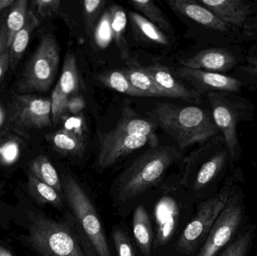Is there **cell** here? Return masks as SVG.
Masks as SVG:
<instances>
[{
  "mask_svg": "<svg viewBox=\"0 0 257 256\" xmlns=\"http://www.w3.org/2000/svg\"><path fill=\"white\" fill-rule=\"evenodd\" d=\"M99 147L96 158V167L99 171H104L115 165L119 159L134 152L138 149L150 144L156 147L153 140L146 136L113 134L111 132L99 135Z\"/></svg>",
  "mask_w": 257,
  "mask_h": 256,
  "instance_id": "12",
  "label": "cell"
},
{
  "mask_svg": "<svg viewBox=\"0 0 257 256\" xmlns=\"http://www.w3.org/2000/svg\"><path fill=\"white\" fill-rule=\"evenodd\" d=\"M254 6H255V14H257V0L254 1Z\"/></svg>",
  "mask_w": 257,
  "mask_h": 256,
  "instance_id": "44",
  "label": "cell"
},
{
  "mask_svg": "<svg viewBox=\"0 0 257 256\" xmlns=\"http://www.w3.org/2000/svg\"><path fill=\"white\" fill-rule=\"evenodd\" d=\"M111 17V32L113 41L120 54L122 60H130V48L126 38V29L127 25V15L124 9L119 5H113L108 8Z\"/></svg>",
  "mask_w": 257,
  "mask_h": 256,
  "instance_id": "22",
  "label": "cell"
},
{
  "mask_svg": "<svg viewBox=\"0 0 257 256\" xmlns=\"http://www.w3.org/2000/svg\"><path fill=\"white\" fill-rule=\"evenodd\" d=\"M85 101L81 95H74L68 101L67 113L72 115H78L85 108Z\"/></svg>",
  "mask_w": 257,
  "mask_h": 256,
  "instance_id": "40",
  "label": "cell"
},
{
  "mask_svg": "<svg viewBox=\"0 0 257 256\" xmlns=\"http://www.w3.org/2000/svg\"><path fill=\"white\" fill-rule=\"evenodd\" d=\"M60 63V49L54 36L41 39L18 83V91L27 93L46 92L54 82Z\"/></svg>",
  "mask_w": 257,
  "mask_h": 256,
  "instance_id": "9",
  "label": "cell"
},
{
  "mask_svg": "<svg viewBox=\"0 0 257 256\" xmlns=\"http://www.w3.org/2000/svg\"><path fill=\"white\" fill-rule=\"evenodd\" d=\"M154 215L157 232L154 246L157 248L166 244L175 234L179 219L178 204L172 197H163L156 204Z\"/></svg>",
  "mask_w": 257,
  "mask_h": 256,
  "instance_id": "17",
  "label": "cell"
},
{
  "mask_svg": "<svg viewBox=\"0 0 257 256\" xmlns=\"http://www.w3.org/2000/svg\"><path fill=\"white\" fill-rule=\"evenodd\" d=\"M130 4L148 21L158 27L162 31H171L172 27L163 11L151 0H130Z\"/></svg>",
  "mask_w": 257,
  "mask_h": 256,
  "instance_id": "31",
  "label": "cell"
},
{
  "mask_svg": "<svg viewBox=\"0 0 257 256\" xmlns=\"http://www.w3.org/2000/svg\"><path fill=\"white\" fill-rule=\"evenodd\" d=\"M104 0H84L83 2V17L84 29L88 37L93 36L95 27L100 18L101 12L105 8Z\"/></svg>",
  "mask_w": 257,
  "mask_h": 256,
  "instance_id": "34",
  "label": "cell"
},
{
  "mask_svg": "<svg viewBox=\"0 0 257 256\" xmlns=\"http://www.w3.org/2000/svg\"><path fill=\"white\" fill-rule=\"evenodd\" d=\"M14 108L15 122L21 127L41 129L52 125L51 99L29 95L16 96Z\"/></svg>",
  "mask_w": 257,
  "mask_h": 256,
  "instance_id": "14",
  "label": "cell"
},
{
  "mask_svg": "<svg viewBox=\"0 0 257 256\" xmlns=\"http://www.w3.org/2000/svg\"><path fill=\"white\" fill-rule=\"evenodd\" d=\"M27 186L30 195L40 204H50L57 208L63 207L64 198L54 188L41 181L30 172L28 174Z\"/></svg>",
  "mask_w": 257,
  "mask_h": 256,
  "instance_id": "28",
  "label": "cell"
},
{
  "mask_svg": "<svg viewBox=\"0 0 257 256\" xmlns=\"http://www.w3.org/2000/svg\"><path fill=\"white\" fill-rule=\"evenodd\" d=\"M0 256H13V255L6 248L3 247V246H0Z\"/></svg>",
  "mask_w": 257,
  "mask_h": 256,
  "instance_id": "43",
  "label": "cell"
},
{
  "mask_svg": "<svg viewBox=\"0 0 257 256\" xmlns=\"http://www.w3.org/2000/svg\"><path fill=\"white\" fill-rule=\"evenodd\" d=\"M63 197L87 241L97 256H111L105 230L90 198L72 176L63 177Z\"/></svg>",
  "mask_w": 257,
  "mask_h": 256,
  "instance_id": "7",
  "label": "cell"
},
{
  "mask_svg": "<svg viewBox=\"0 0 257 256\" xmlns=\"http://www.w3.org/2000/svg\"><path fill=\"white\" fill-rule=\"evenodd\" d=\"M145 68L157 87L165 92L170 99H179L195 104L202 103L203 96L184 85L174 76L167 66L154 64Z\"/></svg>",
  "mask_w": 257,
  "mask_h": 256,
  "instance_id": "16",
  "label": "cell"
},
{
  "mask_svg": "<svg viewBox=\"0 0 257 256\" xmlns=\"http://www.w3.org/2000/svg\"><path fill=\"white\" fill-rule=\"evenodd\" d=\"M128 15L133 30L141 39L154 45L163 46L169 45L167 36L155 24L138 12H130Z\"/></svg>",
  "mask_w": 257,
  "mask_h": 256,
  "instance_id": "25",
  "label": "cell"
},
{
  "mask_svg": "<svg viewBox=\"0 0 257 256\" xmlns=\"http://www.w3.org/2000/svg\"><path fill=\"white\" fill-rule=\"evenodd\" d=\"M112 237L118 256H136L133 245L123 231L114 230Z\"/></svg>",
  "mask_w": 257,
  "mask_h": 256,
  "instance_id": "36",
  "label": "cell"
},
{
  "mask_svg": "<svg viewBox=\"0 0 257 256\" xmlns=\"http://www.w3.org/2000/svg\"><path fill=\"white\" fill-rule=\"evenodd\" d=\"M30 170V172L35 177L48 186L54 188L63 197V183L60 180V176L47 156L41 155L36 157L32 162Z\"/></svg>",
  "mask_w": 257,
  "mask_h": 256,
  "instance_id": "26",
  "label": "cell"
},
{
  "mask_svg": "<svg viewBox=\"0 0 257 256\" xmlns=\"http://www.w3.org/2000/svg\"><path fill=\"white\" fill-rule=\"evenodd\" d=\"M235 78L245 85L247 84L257 85V45L250 47L246 54L243 64L234 70Z\"/></svg>",
  "mask_w": 257,
  "mask_h": 256,
  "instance_id": "32",
  "label": "cell"
},
{
  "mask_svg": "<svg viewBox=\"0 0 257 256\" xmlns=\"http://www.w3.org/2000/svg\"><path fill=\"white\" fill-rule=\"evenodd\" d=\"M133 87L145 97L169 98V96L157 87L145 67L132 63L123 69Z\"/></svg>",
  "mask_w": 257,
  "mask_h": 256,
  "instance_id": "21",
  "label": "cell"
},
{
  "mask_svg": "<svg viewBox=\"0 0 257 256\" xmlns=\"http://www.w3.org/2000/svg\"><path fill=\"white\" fill-rule=\"evenodd\" d=\"M155 130L154 123L139 117L131 108H124L118 123L110 132L118 135L148 137L156 144H159V139Z\"/></svg>",
  "mask_w": 257,
  "mask_h": 256,
  "instance_id": "18",
  "label": "cell"
},
{
  "mask_svg": "<svg viewBox=\"0 0 257 256\" xmlns=\"http://www.w3.org/2000/svg\"><path fill=\"white\" fill-rule=\"evenodd\" d=\"M156 117L164 132L172 137L181 150L204 144L220 135L211 109L196 105L157 104Z\"/></svg>",
  "mask_w": 257,
  "mask_h": 256,
  "instance_id": "2",
  "label": "cell"
},
{
  "mask_svg": "<svg viewBox=\"0 0 257 256\" xmlns=\"http://www.w3.org/2000/svg\"><path fill=\"white\" fill-rule=\"evenodd\" d=\"M41 21L31 8H29L27 19L23 28L15 35L11 44L10 67L15 69L29 45L32 33L39 27Z\"/></svg>",
  "mask_w": 257,
  "mask_h": 256,
  "instance_id": "20",
  "label": "cell"
},
{
  "mask_svg": "<svg viewBox=\"0 0 257 256\" xmlns=\"http://www.w3.org/2000/svg\"><path fill=\"white\" fill-rule=\"evenodd\" d=\"M247 222L244 195L239 183L196 256H217L237 237Z\"/></svg>",
  "mask_w": 257,
  "mask_h": 256,
  "instance_id": "8",
  "label": "cell"
},
{
  "mask_svg": "<svg viewBox=\"0 0 257 256\" xmlns=\"http://www.w3.org/2000/svg\"><path fill=\"white\" fill-rule=\"evenodd\" d=\"M169 8L212 33L222 45H240L244 42L242 31L226 24L196 0H169Z\"/></svg>",
  "mask_w": 257,
  "mask_h": 256,
  "instance_id": "10",
  "label": "cell"
},
{
  "mask_svg": "<svg viewBox=\"0 0 257 256\" xmlns=\"http://www.w3.org/2000/svg\"><path fill=\"white\" fill-rule=\"evenodd\" d=\"M244 42H257V14L249 19L242 30Z\"/></svg>",
  "mask_w": 257,
  "mask_h": 256,
  "instance_id": "39",
  "label": "cell"
},
{
  "mask_svg": "<svg viewBox=\"0 0 257 256\" xmlns=\"http://www.w3.org/2000/svg\"><path fill=\"white\" fill-rule=\"evenodd\" d=\"M241 177L240 171L232 170L215 194L199 203L196 214L187 224L177 241V249L181 253L190 255L202 247L234 189L241 183Z\"/></svg>",
  "mask_w": 257,
  "mask_h": 256,
  "instance_id": "5",
  "label": "cell"
},
{
  "mask_svg": "<svg viewBox=\"0 0 257 256\" xmlns=\"http://www.w3.org/2000/svg\"><path fill=\"white\" fill-rule=\"evenodd\" d=\"M198 2L223 22L241 31L249 19L255 15L254 1L199 0Z\"/></svg>",
  "mask_w": 257,
  "mask_h": 256,
  "instance_id": "15",
  "label": "cell"
},
{
  "mask_svg": "<svg viewBox=\"0 0 257 256\" xmlns=\"http://www.w3.org/2000/svg\"><path fill=\"white\" fill-rule=\"evenodd\" d=\"M222 135L199 145L184 159L181 183L199 203L215 194L233 170Z\"/></svg>",
  "mask_w": 257,
  "mask_h": 256,
  "instance_id": "1",
  "label": "cell"
},
{
  "mask_svg": "<svg viewBox=\"0 0 257 256\" xmlns=\"http://www.w3.org/2000/svg\"><path fill=\"white\" fill-rule=\"evenodd\" d=\"M60 0H37L33 2V9L39 20L51 18L57 15L60 10Z\"/></svg>",
  "mask_w": 257,
  "mask_h": 256,
  "instance_id": "35",
  "label": "cell"
},
{
  "mask_svg": "<svg viewBox=\"0 0 257 256\" xmlns=\"http://www.w3.org/2000/svg\"><path fill=\"white\" fill-rule=\"evenodd\" d=\"M93 42L99 49H105L113 41L111 27V17L108 9L102 13L95 27L93 36Z\"/></svg>",
  "mask_w": 257,
  "mask_h": 256,
  "instance_id": "33",
  "label": "cell"
},
{
  "mask_svg": "<svg viewBox=\"0 0 257 256\" xmlns=\"http://www.w3.org/2000/svg\"><path fill=\"white\" fill-rule=\"evenodd\" d=\"M24 241L42 256H88L73 229L40 211L27 216Z\"/></svg>",
  "mask_w": 257,
  "mask_h": 256,
  "instance_id": "4",
  "label": "cell"
},
{
  "mask_svg": "<svg viewBox=\"0 0 257 256\" xmlns=\"http://www.w3.org/2000/svg\"><path fill=\"white\" fill-rule=\"evenodd\" d=\"M133 231L142 253L149 256L154 245V231L148 211L142 204L138 206L133 213Z\"/></svg>",
  "mask_w": 257,
  "mask_h": 256,
  "instance_id": "19",
  "label": "cell"
},
{
  "mask_svg": "<svg viewBox=\"0 0 257 256\" xmlns=\"http://www.w3.org/2000/svg\"><path fill=\"white\" fill-rule=\"evenodd\" d=\"M0 116H1V115H0Z\"/></svg>",
  "mask_w": 257,
  "mask_h": 256,
  "instance_id": "45",
  "label": "cell"
},
{
  "mask_svg": "<svg viewBox=\"0 0 257 256\" xmlns=\"http://www.w3.org/2000/svg\"><path fill=\"white\" fill-rule=\"evenodd\" d=\"M66 126L64 129L76 135L79 138L86 140V132H87V126L84 119L81 115H75L74 117H69L66 121Z\"/></svg>",
  "mask_w": 257,
  "mask_h": 256,
  "instance_id": "38",
  "label": "cell"
},
{
  "mask_svg": "<svg viewBox=\"0 0 257 256\" xmlns=\"http://www.w3.org/2000/svg\"><path fill=\"white\" fill-rule=\"evenodd\" d=\"M18 148L15 145H7L2 150V157L6 163H12L18 156Z\"/></svg>",
  "mask_w": 257,
  "mask_h": 256,
  "instance_id": "41",
  "label": "cell"
},
{
  "mask_svg": "<svg viewBox=\"0 0 257 256\" xmlns=\"http://www.w3.org/2000/svg\"><path fill=\"white\" fill-rule=\"evenodd\" d=\"M213 118L234 164L241 156L238 126L242 122L251 121L254 114L253 103L237 93H211L206 95Z\"/></svg>",
  "mask_w": 257,
  "mask_h": 256,
  "instance_id": "6",
  "label": "cell"
},
{
  "mask_svg": "<svg viewBox=\"0 0 257 256\" xmlns=\"http://www.w3.org/2000/svg\"><path fill=\"white\" fill-rule=\"evenodd\" d=\"M3 18L0 17V79L10 67V51L3 30Z\"/></svg>",
  "mask_w": 257,
  "mask_h": 256,
  "instance_id": "37",
  "label": "cell"
},
{
  "mask_svg": "<svg viewBox=\"0 0 257 256\" xmlns=\"http://www.w3.org/2000/svg\"><path fill=\"white\" fill-rule=\"evenodd\" d=\"M245 56L240 45H216L181 60L180 64L183 67L227 75L244 63Z\"/></svg>",
  "mask_w": 257,
  "mask_h": 256,
  "instance_id": "11",
  "label": "cell"
},
{
  "mask_svg": "<svg viewBox=\"0 0 257 256\" xmlns=\"http://www.w3.org/2000/svg\"><path fill=\"white\" fill-rule=\"evenodd\" d=\"M257 232V225H244L237 237L217 256H248Z\"/></svg>",
  "mask_w": 257,
  "mask_h": 256,
  "instance_id": "30",
  "label": "cell"
},
{
  "mask_svg": "<svg viewBox=\"0 0 257 256\" xmlns=\"http://www.w3.org/2000/svg\"><path fill=\"white\" fill-rule=\"evenodd\" d=\"M177 75L181 79L191 84L193 90L203 96L211 93L240 94L244 87V84L241 81L231 75L183 66L177 69Z\"/></svg>",
  "mask_w": 257,
  "mask_h": 256,
  "instance_id": "13",
  "label": "cell"
},
{
  "mask_svg": "<svg viewBox=\"0 0 257 256\" xmlns=\"http://www.w3.org/2000/svg\"><path fill=\"white\" fill-rule=\"evenodd\" d=\"M53 147L65 156H80L84 153L86 140L66 129H61L47 136Z\"/></svg>",
  "mask_w": 257,
  "mask_h": 256,
  "instance_id": "24",
  "label": "cell"
},
{
  "mask_svg": "<svg viewBox=\"0 0 257 256\" xmlns=\"http://www.w3.org/2000/svg\"><path fill=\"white\" fill-rule=\"evenodd\" d=\"M80 84L81 81L76 57L72 53H67L65 57L61 75L54 89L63 96L70 98L74 95L78 94Z\"/></svg>",
  "mask_w": 257,
  "mask_h": 256,
  "instance_id": "23",
  "label": "cell"
},
{
  "mask_svg": "<svg viewBox=\"0 0 257 256\" xmlns=\"http://www.w3.org/2000/svg\"><path fill=\"white\" fill-rule=\"evenodd\" d=\"M28 4L27 0L15 1L12 6V9L8 15L6 21L3 22V30L9 48H10L15 35L25 24L29 9Z\"/></svg>",
  "mask_w": 257,
  "mask_h": 256,
  "instance_id": "29",
  "label": "cell"
},
{
  "mask_svg": "<svg viewBox=\"0 0 257 256\" xmlns=\"http://www.w3.org/2000/svg\"><path fill=\"white\" fill-rule=\"evenodd\" d=\"M96 78L102 85L118 93L128 95L133 97H145L142 93L133 87L123 69L105 71L98 75Z\"/></svg>",
  "mask_w": 257,
  "mask_h": 256,
  "instance_id": "27",
  "label": "cell"
},
{
  "mask_svg": "<svg viewBox=\"0 0 257 256\" xmlns=\"http://www.w3.org/2000/svg\"><path fill=\"white\" fill-rule=\"evenodd\" d=\"M15 0H0V15L5 9L12 6L15 3Z\"/></svg>",
  "mask_w": 257,
  "mask_h": 256,
  "instance_id": "42",
  "label": "cell"
},
{
  "mask_svg": "<svg viewBox=\"0 0 257 256\" xmlns=\"http://www.w3.org/2000/svg\"><path fill=\"white\" fill-rule=\"evenodd\" d=\"M182 157L172 146L157 145L133 161L119 176L115 183V198L126 202L158 184L171 165Z\"/></svg>",
  "mask_w": 257,
  "mask_h": 256,
  "instance_id": "3",
  "label": "cell"
}]
</instances>
